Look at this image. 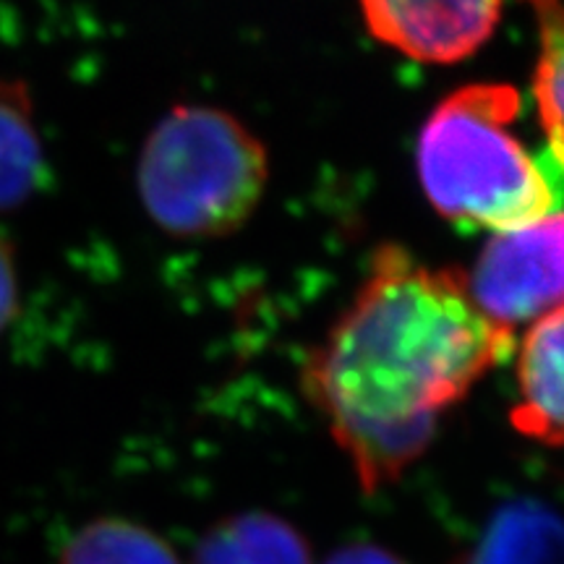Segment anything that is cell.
Listing matches in <instances>:
<instances>
[{
	"label": "cell",
	"mask_w": 564,
	"mask_h": 564,
	"mask_svg": "<svg viewBox=\"0 0 564 564\" xmlns=\"http://www.w3.org/2000/svg\"><path fill=\"white\" fill-rule=\"evenodd\" d=\"M42 178L45 150L32 91L21 79H0V212L24 207L40 194Z\"/></svg>",
	"instance_id": "obj_8"
},
{
	"label": "cell",
	"mask_w": 564,
	"mask_h": 564,
	"mask_svg": "<svg viewBox=\"0 0 564 564\" xmlns=\"http://www.w3.org/2000/svg\"><path fill=\"white\" fill-rule=\"evenodd\" d=\"M512 348L465 278L382 249L356 299L303 373L366 489L398 481L426 453L436 421Z\"/></svg>",
	"instance_id": "obj_1"
},
{
	"label": "cell",
	"mask_w": 564,
	"mask_h": 564,
	"mask_svg": "<svg viewBox=\"0 0 564 564\" xmlns=\"http://www.w3.org/2000/svg\"><path fill=\"white\" fill-rule=\"evenodd\" d=\"M270 160L236 116L212 105H178L150 131L137 167L147 215L181 238L238 230L262 202Z\"/></svg>",
	"instance_id": "obj_3"
},
{
	"label": "cell",
	"mask_w": 564,
	"mask_h": 564,
	"mask_svg": "<svg viewBox=\"0 0 564 564\" xmlns=\"http://www.w3.org/2000/svg\"><path fill=\"white\" fill-rule=\"evenodd\" d=\"M19 306V274L11 243L0 236V333L9 327Z\"/></svg>",
	"instance_id": "obj_12"
},
{
	"label": "cell",
	"mask_w": 564,
	"mask_h": 564,
	"mask_svg": "<svg viewBox=\"0 0 564 564\" xmlns=\"http://www.w3.org/2000/svg\"><path fill=\"white\" fill-rule=\"evenodd\" d=\"M192 564H312L306 541L285 520L246 512L204 535Z\"/></svg>",
	"instance_id": "obj_9"
},
{
	"label": "cell",
	"mask_w": 564,
	"mask_h": 564,
	"mask_svg": "<svg viewBox=\"0 0 564 564\" xmlns=\"http://www.w3.org/2000/svg\"><path fill=\"white\" fill-rule=\"evenodd\" d=\"M539 26L533 97L556 158L564 162V0H528Z\"/></svg>",
	"instance_id": "obj_11"
},
{
	"label": "cell",
	"mask_w": 564,
	"mask_h": 564,
	"mask_svg": "<svg viewBox=\"0 0 564 564\" xmlns=\"http://www.w3.org/2000/svg\"><path fill=\"white\" fill-rule=\"evenodd\" d=\"M61 564H181L173 549L131 520H95L68 539Z\"/></svg>",
	"instance_id": "obj_10"
},
{
	"label": "cell",
	"mask_w": 564,
	"mask_h": 564,
	"mask_svg": "<svg viewBox=\"0 0 564 564\" xmlns=\"http://www.w3.org/2000/svg\"><path fill=\"white\" fill-rule=\"evenodd\" d=\"M453 564H564V520L539 502H512Z\"/></svg>",
	"instance_id": "obj_7"
},
{
	"label": "cell",
	"mask_w": 564,
	"mask_h": 564,
	"mask_svg": "<svg viewBox=\"0 0 564 564\" xmlns=\"http://www.w3.org/2000/svg\"><path fill=\"white\" fill-rule=\"evenodd\" d=\"M512 423L541 444H564V306L539 316L518 356Z\"/></svg>",
	"instance_id": "obj_6"
},
{
	"label": "cell",
	"mask_w": 564,
	"mask_h": 564,
	"mask_svg": "<svg viewBox=\"0 0 564 564\" xmlns=\"http://www.w3.org/2000/svg\"><path fill=\"white\" fill-rule=\"evenodd\" d=\"M465 285L489 319L510 329L564 306V212L494 232Z\"/></svg>",
	"instance_id": "obj_4"
},
{
	"label": "cell",
	"mask_w": 564,
	"mask_h": 564,
	"mask_svg": "<svg viewBox=\"0 0 564 564\" xmlns=\"http://www.w3.org/2000/svg\"><path fill=\"white\" fill-rule=\"evenodd\" d=\"M369 32L405 58L449 66L491 40L505 0H358Z\"/></svg>",
	"instance_id": "obj_5"
},
{
	"label": "cell",
	"mask_w": 564,
	"mask_h": 564,
	"mask_svg": "<svg viewBox=\"0 0 564 564\" xmlns=\"http://www.w3.org/2000/svg\"><path fill=\"white\" fill-rule=\"evenodd\" d=\"M327 564H405V562H400L398 556L390 554L382 546L356 544V546L340 549V552H337Z\"/></svg>",
	"instance_id": "obj_13"
},
{
	"label": "cell",
	"mask_w": 564,
	"mask_h": 564,
	"mask_svg": "<svg viewBox=\"0 0 564 564\" xmlns=\"http://www.w3.org/2000/svg\"><path fill=\"white\" fill-rule=\"evenodd\" d=\"M518 112L510 84H468L436 105L419 137V178L436 212L494 232L554 212L552 183L512 133Z\"/></svg>",
	"instance_id": "obj_2"
}]
</instances>
